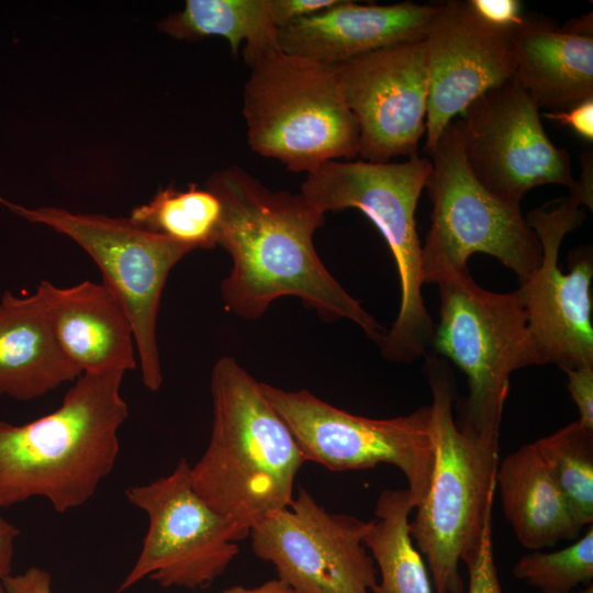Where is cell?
<instances>
[{
  "mask_svg": "<svg viewBox=\"0 0 593 593\" xmlns=\"http://www.w3.org/2000/svg\"><path fill=\"white\" fill-rule=\"evenodd\" d=\"M205 189L220 201L215 242L233 264L221 283L225 309L256 320L276 299L295 296L323 320H349L381 342V325L337 282L315 250L313 235L325 223L324 212L301 193L273 191L235 165L214 171Z\"/></svg>",
  "mask_w": 593,
  "mask_h": 593,
  "instance_id": "6da1fadb",
  "label": "cell"
},
{
  "mask_svg": "<svg viewBox=\"0 0 593 593\" xmlns=\"http://www.w3.org/2000/svg\"><path fill=\"white\" fill-rule=\"evenodd\" d=\"M123 376L82 373L53 412L22 425L0 421V507L40 496L66 513L94 495L115 466L128 415Z\"/></svg>",
  "mask_w": 593,
  "mask_h": 593,
  "instance_id": "7a4b0ae2",
  "label": "cell"
},
{
  "mask_svg": "<svg viewBox=\"0 0 593 593\" xmlns=\"http://www.w3.org/2000/svg\"><path fill=\"white\" fill-rule=\"evenodd\" d=\"M212 430L191 466L197 493L249 536L268 514L294 499L305 462L287 424L265 396L260 382L231 356L211 371Z\"/></svg>",
  "mask_w": 593,
  "mask_h": 593,
  "instance_id": "3957f363",
  "label": "cell"
},
{
  "mask_svg": "<svg viewBox=\"0 0 593 593\" xmlns=\"http://www.w3.org/2000/svg\"><path fill=\"white\" fill-rule=\"evenodd\" d=\"M425 371L432 393L434 466L428 494L415 508L410 533L426 557L435 593H463L459 563L474 559L492 519L500 436L457 424L454 371L446 359L432 354Z\"/></svg>",
  "mask_w": 593,
  "mask_h": 593,
  "instance_id": "277c9868",
  "label": "cell"
},
{
  "mask_svg": "<svg viewBox=\"0 0 593 593\" xmlns=\"http://www.w3.org/2000/svg\"><path fill=\"white\" fill-rule=\"evenodd\" d=\"M243 57L249 68L243 115L255 153L305 174L359 155V127L337 65L286 53L278 44L243 48Z\"/></svg>",
  "mask_w": 593,
  "mask_h": 593,
  "instance_id": "5b68a950",
  "label": "cell"
},
{
  "mask_svg": "<svg viewBox=\"0 0 593 593\" xmlns=\"http://www.w3.org/2000/svg\"><path fill=\"white\" fill-rule=\"evenodd\" d=\"M432 170L426 157L401 163L332 160L306 174L301 194L316 209H357L383 236L393 256L401 288L400 309L380 342L392 362H412L432 345L435 325L425 306L415 211Z\"/></svg>",
  "mask_w": 593,
  "mask_h": 593,
  "instance_id": "8992f818",
  "label": "cell"
},
{
  "mask_svg": "<svg viewBox=\"0 0 593 593\" xmlns=\"http://www.w3.org/2000/svg\"><path fill=\"white\" fill-rule=\"evenodd\" d=\"M429 156L425 188L433 209L421 250L423 283L469 271L468 260L478 253L496 258L519 284L525 282L540 265V242L521 203L493 194L473 175L457 120L445 128Z\"/></svg>",
  "mask_w": 593,
  "mask_h": 593,
  "instance_id": "52a82bcc",
  "label": "cell"
},
{
  "mask_svg": "<svg viewBox=\"0 0 593 593\" xmlns=\"http://www.w3.org/2000/svg\"><path fill=\"white\" fill-rule=\"evenodd\" d=\"M437 284L439 322L430 346L460 368L469 387L457 403L456 422L480 435L500 436L511 374L541 365L522 302L515 291L481 288L469 271Z\"/></svg>",
  "mask_w": 593,
  "mask_h": 593,
  "instance_id": "ba28073f",
  "label": "cell"
},
{
  "mask_svg": "<svg viewBox=\"0 0 593 593\" xmlns=\"http://www.w3.org/2000/svg\"><path fill=\"white\" fill-rule=\"evenodd\" d=\"M0 204L70 237L94 260L102 283L130 318L143 383L148 390L158 391L163 384L157 344L161 293L171 269L195 248L148 231L131 219L72 213L53 206L29 209L1 195Z\"/></svg>",
  "mask_w": 593,
  "mask_h": 593,
  "instance_id": "9c48e42d",
  "label": "cell"
},
{
  "mask_svg": "<svg viewBox=\"0 0 593 593\" xmlns=\"http://www.w3.org/2000/svg\"><path fill=\"white\" fill-rule=\"evenodd\" d=\"M261 390L293 434L305 461L332 471L365 470L385 463L407 482L415 508L425 501L434 466L429 405L392 418H370L338 409L307 390Z\"/></svg>",
  "mask_w": 593,
  "mask_h": 593,
  "instance_id": "30bf717a",
  "label": "cell"
},
{
  "mask_svg": "<svg viewBox=\"0 0 593 593\" xmlns=\"http://www.w3.org/2000/svg\"><path fill=\"white\" fill-rule=\"evenodd\" d=\"M125 495L146 513L148 529L134 566L114 593L145 578L166 589L208 588L239 553L238 541L248 537L197 493L186 458L167 475L127 488Z\"/></svg>",
  "mask_w": 593,
  "mask_h": 593,
  "instance_id": "8fae6325",
  "label": "cell"
},
{
  "mask_svg": "<svg viewBox=\"0 0 593 593\" xmlns=\"http://www.w3.org/2000/svg\"><path fill=\"white\" fill-rule=\"evenodd\" d=\"M526 217L541 246L538 269L515 290L541 365L561 370L593 366V256L581 246L568 257V272L558 265L564 236L585 219L571 195L549 201Z\"/></svg>",
  "mask_w": 593,
  "mask_h": 593,
  "instance_id": "7c38bea8",
  "label": "cell"
},
{
  "mask_svg": "<svg viewBox=\"0 0 593 593\" xmlns=\"http://www.w3.org/2000/svg\"><path fill=\"white\" fill-rule=\"evenodd\" d=\"M369 522L328 512L299 486L292 503L249 532L251 549L294 593H372L378 570L365 546Z\"/></svg>",
  "mask_w": 593,
  "mask_h": 593,
  "instance_id": "4fadbf2b",
  "label": "cell"
},
{
  "mask_svg": "<svg viewBox=\"0 0 593 593\" xmlns=\"http://www.w3.org/2000/svg\"><path fill=\"white\" fill-rule=\"evenodd\" d=\"M473 175L493 194L521 203L535 187H575L568 152L548 137L539 108L515 77L475 99L457 120Z\"/></svg>",
  "mask_w": 593,
  "mask_h": 593,
  "instance_id": "5bb4252c",
  "label": "cell"
},
{
  "mask_svg": "<svg viewBox=\"0 0 593 593\" xmlns=\"http://www.w3.org/2000/svg\"><path fill=\"white\" fill-rule=\"evenodd\" d=\"M337 70L359 127L362 160L416 156L428 101L424 38L381 47L337 65Z\"/></svg>",
  "mask_w": 593,
  "mask_h": 593,
  "instance_id": "9a60e30c",
  "label": "cell"
},
{
  "mask_svg": "<svg viewBox=\"0 0 593 593\" xmlns=\"http://www.w3.org/2000/svg\"><path fill=\"white\" fill-rule=\"evenodd\" d=\"M428 101L424 152L484 92L514 77L512 29L482 20L469 0L436 4L424 36Z\"/></svg>",
  "mask_w": 593,
  "mask_h": 593,
  "instance_id": "2e32d148",
  "label": "cell"
},
{
  "mask_svg": "<svg viewBox=\"0 0 593 593\" xmlns=\"http://www.w3.org/2000/svg\"><path fill=\"white\" fill-rule=\"evenodd\" d=\"M436 4L404 1L335 5L277 30L279 47L289 54L339 65L393 44L424 38Z\"/></svg>",
  "mask_w": 593,
  "mask_h": 593,
  "instance_id": "e0dca14e",
  "label": "cell"
},
{
  "mask_svg": "<svg viewBox=\"0 0 593 593\" xmlns=\"http://www.w3.org/2000/svg\"><path fill=\"white\" fill-rule=\"evenodd\" d=\"M35 292L60 349L81 374L137 367L130 318L104 283L85 280L60 288L42 280Z\"/></svg>",
  "mask_w": 593,
  "mask_h": 593,
  "instance_id": "ac0fdd59",
  "label": "cell"
},
{
  "mask_svg": "<svg viewBox=\"0 0 593 593\" xmlns=\"http://www.w3.org/2000/svg\"><path fill=\"white\" fill-rule=\"evenodd\" d=\"M514 77L537 107L559 109L593 98L592 14L564 29L536 20L512 27Z\"/></svg>",
  "mask_w": 593,
  "mask_h": 593,
  "instance_id": "d6986e66",
  "label": "cell"
},
{
  "mask_svg": "<svg viewBox=\"0 0 593 593\" xmlns=\"http://www.w3.org/2000/svg\"><path fill=\"white\" fill-rule=\"evenodd\" d=\"M79 376L56 340L40 295L5 291L0 300V396L31 401Z\"/></svg>",
  "mask_w": 593,
  "mask_h": 593,
  "instance_id": "ffe728a7",
  "label": "cell"
},
{
  "mask_svg": "<svg viewBox=\"0 0 593 593\" xmlns=\"http://www.w3.org/2000/svg\"><path fill=\"white\" fill-rule=\"evenodd\" d=\"M495 482L505 518L523 547L539 550L580 535L534 443L499 462Z\"/></svg>",
  "mask_w": 593,
  "mask_h": 593,
  "instance_id": "44dd1931",
  "label": "cell"
},
{
  "mask_svg": "<svg viewBox=\"0 0 593 593\" xmlns=\"http://www.w3.org/2000/svg\"><path fill=\"white\" fill-rule=\"evenodd\" d=\"M414 510L407 489H385L378 496L374 518L363 538L380 575L372 593H433L410 533Z\"/></svg>",
  "mask_w": 593,
  "mask_h": 593,
  "instance_id": "7402d4cb",
  "label": "cell"
},
{
  "mask_svg": "<svg viewBox=\"0 0 593 593\" xmlns=\"http://www.w3.org/2000/svg\"><path fill=\"white\" fill-rule=\"evenodd\" d=\"M158 27L180 41L224 37L235 57L242 43L245 49L278 44L268 0H187L181 11L165 18Z\"/></svg>",
  "mask_w": 593,
  "mask_h": 593,
  "instance_id": "603a6c76",
  "label": "cell"
},
{
  "mask_svg": "<svg viewBox=\"0 0 593 593\" xmlns=\"http://www.w3.org/2000/svg\"><path fill=\"white\" fill-rule=\"evenodd\" d=\"M550 478L582 529L593 521V429L574 421L534 441Z\"/></svg>",
  "mask_w": 593,
  "mask_h": 593,
  "instance_id": "cb8c5ba5",
  "label": "cell"
},
{
  "mask_svg": "<svg viewBox=\"0 0 593 593\" xmlns=\"http://www.w3.org/2000/svg\"><path fill=\"white\" fill-rule=\"evenodd\" d=\"M221 216L219 199L206 189L168 187L146 204L133 209L130 219L142 227L197 248H213Z\"/></svg>",
  "mask_w": 593,
  "mask_h": 593,
  "instance_id": "d4e9b609",
  "label": "cell"
},
{
  "mask_svg": "<svg viewBox=\"0 0 593 593\" xmlns=\"http://www.w3.org/2000/svg\"><path fill=\"white\" fill-rule=\"evenodd\" d=\"M517 580L541 593H571L593 580V526L572 545L552 552L534 550L513 567Z\"/></svg>",
  "mask_w": 593,
  "mask_h": 593,
  "instance_id": "484cf974",
  "label": "cell"
},
{
  "mask_svg": "<svg viewBox=\"0 0 593 593\" xmlns=\"http://www.w3.org/2000/svg\"><path fill=\"white\" fill-rule=\"evenodd\" d=\"M466 566L469 573L468 593H502L493 551L492 519L484 527L477 556Z\"/></svg>",
  "mask_w": 593,
  "mask_h": 593,
  "instance_id": "4316f807",
  "label": "cell"
},
{
  "mask_svg": "<svg viewBox=\"0 0 593 593\" xmlns=\"http://www.w3.org/2000/svg\"><path fill=\"white\" fill-rule=\"evenodd\" d=\"M564 372L569 394L579 412L577 421L582 426L593 429V366L568 369Z\"/></svg>",
  "mask_w": 593,
  "mask_h": 593,
  "instance_id": "83f0119b",
  "label": "cell"
},
{
  "mask_svg": "<svg viewBox=\"0 0 593 593\" xmlns=\"http://www.w3.org/2000/svg\"><path fill=\"white\" fill-rule=\"evenodd\" d=\"M339 0H268L269 14L276 29L322 12Z\"/></svg>",
  "mask_w": 593,
  "mask_h": 593,
  "instance_id": "f1b7e54d",
  "label": "cell"
},
{
  "mask_svg": "<svg viewBox=\"0 0 593 593\" xmlns=\"http://www.w3.org/2000/svg\"><path fill=\"white\" fill-rule=\"evenodd\" d=\"M469 2L482 20L495 26L512 29L524 19L521 2L517 0H469Z\"/></svg>",
  "mask_w": 593,
  "mask_h": 593,
  "instance_id": "f546056e",
  "label": "cell"
},
{
  "mask_svg": "<svg viewBox=\"0 0 593 593\" xmlns=\"http://www.w3.org/2000/svg\"><path fill=\"white\" fill-rule=\"evenodd\" d=\"M544 116L572 128L588 142L593 141V98L570 107L568 111H550L544 113Z\"/></svg>",
  "mask_w": 593,
  "mask_h": 593,
  "instance_id": "4dcf8cb0",
  "label": "cell"
},
{
  "mask_svg": "<svg viewBox=\"0 0 593 593\" xmlns=\"http://www.w3.org/2000/svg\"><path fill=\"white\" fill-rule=\"evenodd\" d=\"M8 593H53L51 574L38 567H31L19 574H10L1 582Z\"/></svg>",
  "mask_w": 593,
  "mask_h": 593,
  "instance_id": "1f68e13d",
  "label": "cell"
},
{
  "mask_svg": "<svg viewBox=\"0 0 593 593\" xmlns=\"http://www.w3.org/2000/svg\"><path fill=\"white\" fill-rule=\"evenodd\" d=\"M19 536L15 525L0 516V582L12 573L14 545Z\"/></svg>",
  "mask_w": 593,
  "mask_h": 593,
  "instance_id": "d6a6232c",
  "label": "cell"
},
{
  "mask_svg": "<svg viewBox=\"0 0 593 593\" xmlns=\"http://www.w3.org/2000/svg\"><path fill=\"white\" fill-rule=\"evenodd\" d=\"M582 161V174L579 180H575V187L570 192L575 201L581 205H586L592 210L593 205V191H592V152H585L581 158Z\"/></svg>",
  "mask_w": 593,
  "mask_h": 593,
  "instance_id": "836d02e7",
  "label": "cell"
},
{
  "mask_svg": "<svg viewBox=\"0 0 593 593\" xmlns=\"http://www.w3.org/2000/svg\"><path fill=\"white\" fill-rule=\"evenodd\" d=\"M221 593H294L279 579H272L257 586L233 585Z\"/></svg>",
  "mask_w": 593,
  "mask_h": 593,
  "instance_id": "e575fe53",
  "label": "cell"
},
{
  "mask_svg": "<svg viewBox=\"0 0 593 593\" xmlns=\"http://www.w3.org/2000/svg\"><path fill=\"white\" fill-rule=\"evenodd\" d=\"M571 593H593V585L592 583L586 584L584 588L573 590Z\"/></svg>",
  "mask_w": 593,
  "mask_h": 593,
  "instance_id": "d590c367",
  "label": "cell"
},
{
  "mask_svg": "<svg viewBox=\"0 0 593 593\" xmlns=\"http://www.w3.org/2000/svg\"><path fill=\"white\" fill-rule=\"evenodd\" d=\"M0 593H8V591L4 589L1 582H0Z\"/></svg>",
  "mask_w": 593,
  "mask_h": 593,
  "instance_id": "8d00e7d4",
  "label": "cell"
}]
</instances>
